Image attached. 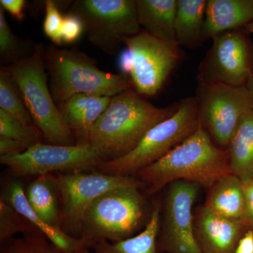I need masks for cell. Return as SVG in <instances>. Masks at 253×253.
I'll return each instance as SVG.
<instances>
[{"mask_svg": "<svg viewBox=\"0 0 253 253\" xmlns=\"http://www.w3.org/2000/svg\"><path fill=\"white\" fill-rule=\"evenodd\" d=\"M195 97L199 124L218 147L227 150L241 118L253 109L247 86L198 83Z\"/></svg>", "mask_w": 253, "mask_h": 253, "instance_id": "cell-8", "label": "cell"}, {"mask_svg": "<svg viewBox=\"0 0 253 253\" xmlns=\"http://www.w3.org/2000/svg\"><path fill=\"white\" fill-rule=\"evenodd\" d=\"M74 253H91L89 249L85 246H81Z\"/></svg>", "mask_w": 253, "mask_h": 253, "instance_id": "cell-37", "label": "cell"}, {"mask_svg": "<svg viewBox=\"0 0 253 253\" xmlns=\"http://www.w3.org/2000/svg\"><path fill=\"white\" fill-rule=\"evenodd\" d=\"M199 126L196 97L181 100L174 114L151 128L132 151L104 161L98 169L113 175L133 176L164 157L194 134Z\"/></svg>", "mask_w": 253, "mask_h": 253, "instance_id": "cell-5", "label": "cell"}, {"mask_svg": "<svg viewBox=\"0 0 253 253\" xmlns=\"http://www.w3.org/2000/svg\"><path fill=\"white\" fill-rule=\"evenodd\" d=\"M232 174L227 150L214 144L199 124L194 134L164 157L137 173L149 195L173 181H191L209 189L221 176Z\"/></svg>", "mask_w": 253, "mask_h": 253, "instance_id": "cell-2", "label": "cell"}, {"mask_svg": "<svg viewBox=\"0 0 253 253\" xmlns=\"http://www.w3.org/2000/svg\"><path fill=\"white\" fill-rule=\"evenodd\" d=\"M122 42L132 57L129 77L134 89L143 96L157 94L182 59L179 46L166 44L144 30Z\"/></svg>", "mask_w": 253, "mask_h": 253, "instance_id": "cell-12", "label": "cell"}, {"mask_svg": "<svg viewBox=\"0 0 253 253\" xmlns=\"http://www.w3.org/2000/svg\"><path fill=\"white\" fill-rule=\"evenodd\" d=\"M247 88L249 89L250 94H251V98H252L253 103V78H251L247 84Z\"/></svg>", "mask_w": 253, "mask_h": 253, "instance_id": "cell-36", "label": "cell"}, {"mask_svg": "<svg viewBox=\"0 0 253 253\" xmlns=\"http://www.w3.org/2000/svg\"><path fill=\"white\" fill-rule=\"evenodd\" d=\"M207 0H177L174 31L178 45L196 49L204 42Z\"/></svg>", "mask_w": 253, "mask_h": 253, "instance_id": "cell-20", "label": "cell"}, {"mask_svg": "<svg viewBox=\"0 0 253 253\" xmlns=\"http://www.w3.org/2000/svg\"><path fill=\"white\" fill-rule=\"evenodd\" d=\"M111 98L95 94H76L60 105L59 109L70 129L87 142L91 127L107 109Z\"/></svg>", "mask_w": 253, "mask_h": 253, "instance_id": "cell-17", "label": "cell"}, {"mask_svg": "<svg viewBox=\"0 0 253 253\" xmlns=\"http://www.w3.org/2000/svg\"><path fill=\"white\" fill-rule=\"evenodd\" d=\"M0 136L11 138L31 147L41 143L42 136L36 128L26 126L21 121L0 109Z\"/></svg>", "mask_w": 253, "mask_h": 253, "instance_id": "cell-27", "label": "cell"}, {"mask_svg": "<svg viewBox=\"0 0 253 253\" xmlns=\"http://www.w3.org/2000/svg\"><path fill=\"white\" fill-rule=\"evenodd\" d=\"M118 65L123 74H130L132 68V57L128 49L123 50L118 58Z\"/></svg>", "mask_w": 253, "mask_h": 253, "instance_id": "cell-35", "label": "cell"}, {"mask_svg": "<svg viewBox=\"0 0 253 253\" xmlns=\"http://www.w3.org/2000/svg\"><path fill=\"white\" fill-rule=\"evenodd\" d=\"M249 36L242 28L214 36L200 63L198 83L247 86L253 78V42Z\"/></svg>", "mask_w": 253, "mask_h": 253, "instance_id": "cell-11", "label": "cell"}, {"mask_svg": "<svg viewBox=\"0 0 253 253\" xmlns=\"http://www.w3.org/2000/svg\"><path fill=\"white\" fill-rule=\"evenodd\" d=\"M26 4L24 0H0V7L8 11L13 18L19 21L24 18L23 10Z\"/></svg>", "mask_w": 253, "mask_h": 253, "instance_id": "cell-33", "label": "cell"}, {"mask_svg": "<svg viewBox=\"0 0 253 253\" xmlns=\"http://www.w3.org/2000/svg\"><path fill=\"white\" fill-rule=\"evenodd\" d=\"M168 186L157 241L158 253H201L194 236L193 206L200 189L195 183L173 181Z\"/></svg>", "mask_w": 253, "mask_h": 253, "instance_id": "cell-13", "label": "cell"}, {"mask_svg": "<svg viewBox=\"0 0 253 253\" xmlns=\"http://www.w3.org/2000/svg\"><path fill=\"white\" fill-rule=\"evenodd\" d=\"M253 21V0H207L204 41L224 32L242 29Z\"/></svg>", "mask_w": 253, "mask_h": 253, "instance_id": "cell-16", "label": "cell"}, {"mask_svg": "<svg viewBox=\"0 0 253 253\" xmlns=\"http://www.w3.org/2000/svg\"><path fill=\"white\" fill-rule=\"evenodd\" d=\"M161 206L156 203L144 229L134 236L118 241H101L92 246L94 253H158L157 241L161 224Z\"/></svg>", "mask_w": 253, "mask_h": 253, "instance_id": "cell-22", "label": "cell"}, {"mask_svg": "<svg viewBox=\"0 0 253 253\" xmlns=\"http://www.w3.org/2000/svg\"><path fill=\"white\" fill-rule=\"evenodd\" d=\"M106 161V158L88 142L67 146L41 142L21 154L0 156V163L18 176L83 172L98 168Z\"/></svg>", "mask_w": 253, "mask_h": 253, "instance_id": "cell-10", "label": "cell"}, {"mask_svg": "<svg viewBox=\"0 0 253 253\" xmlns=\"http://www.w3.org/2000/svg\"><path fill=\"white\" fill-rule=\"evenodd\" d=\"M177 108L178 103L156 107L131 88L111 98L109 106L91 127L87 142L106 161L122 157L132 151L151 128L174 114Z\"/></svg>", "mask_w": 253, "mask_h": 253, "instance_id": "cell-1", "label": "cell"}, {"mask_svg": "<svg viewBox=\"0 0 253 253\" xmlns=\"http://www.w3.org/2000/svg\"><path fill=\"white\" fill-rule=\"evenodd\" d=\"M33 211L46 224L61 228V208L59 193L52 174L40 176L30 183L26 191Z\"/></svg>", "mask_w": 253, "mask_h": 253, "instance_id": "cell-23", "label": "cell"}, {"mask_svg": "<svg viewBox=\"0 0 253 253\" xmlns=\"http://www.w3.org/2000/svg\"><path fill=\"white\" fill-rule=\"evenodd\" d=\"M4 242L1 253H63L43 236H26Z\"/></svg>", "mask_w": 253, "mask_h": 253, "instance_id": "cell-28", "label": "cell"}, {"mask_svg": "<svg viewBox=\"0 0 253 253\" xmlns=\"http://www.w3.org/2000/svg\"><path fill=\"white\" fill-rule=\"evenodd\" d=\"M84 33V26L81 18L69 12L63 17L62 40L66 44L76 42Z\"/></svg>", "mask_w": 253, "mask_h": 253, "instance_id": "cell-30", "label": "cell"}, {"mask_svg": "<svg viewBox=\"0 0 253 253\" xmlns=\"http://www.w3.org/2000/svg\"><path fill=\"white\" fill-rule=\"evenodd\" d=\"M139 189L111 190L91 204L84 216L81 236L89 249L99 241L118 242L129 239L142 227L150 216Z\"/></svg>", "mask_w": 253, "mask_h": 253, "instance_id": "cell-6", "label": "cell"}, {"mask_svg": "<svg viewBox=\"0 0 253 253\" xmlns=\"http://www.w3.org/2000/svg\"><path fill=\"white\" fill-rule=\"evenodd\" d=\"M70 12L81 18L89 41L109 55L117 54L124 37L141 31L136 0H77Z\"/></svg>", "mask_w": 253, "mask_h": 253, "instance_id": "cell-7", "label": "cell"}, {"mask_svg": "<svg viewBox=\"0 0 253 253\" xmlns=\"http://www.w3.org/2000/svg\"><path fill=\"white\" fill-rule=\"evenodd\" d=\"M243 29H244L246 33H249V34H252V33H253V21L249 23L247 26H245Z\"/></svg>", "mask_w": 253, "mask_h": 253, "instance_id": "cell-38", "label": "cell"}, {"mask_svg": "<svg viewBox=\"0 0 253 253\" xmlns=\"http://www.w3.org/2000/svg\"><path fill=\"white\" fill-rule=\"evenodd\" d=\"M18 232L26 236H43L35 226L19 214L4 199L0 200V240L11 239ZM45 237V236H44Z\"/></svg>", "mask_w": 253, "mask_h": 253, "instance_id": "cell-26", "label": "cell"}, {"mask_svg": "<svg viewBox=\"0 0 253 253\" xmlns=\"http://www.w3.org/2000/svg\"><path fill=\"white\" fill-rule=\"evenodd\" d=\"M52 175L61 199V227L66 228L68 234L82 233L86 211L103 194L118 188H141L144 185L140 179L133 176L103 172L83 171Z\"/></svg>", "mask_w": 253, "mask_h": 253, "instance_id": "cell-9", "label": "cell"}, {"mask_svg": "<svg viewBox=\"0 0 253 253\" xmlns=\"http://www.w3.org/2000/svg\"><path fill=\"white\" fill-rule=\"evenodd\" d=\"M227 151L232 174L243 181L253 179V109L241 118Z\"/></svg>", "mask_w": 253, "mask_h": 253, "instance_id": "cell-21", "label": "cell"}, {"mask_svg": "<svg viewBox=\"0 0 253 253\" xmlns=\"http://www.w3.org/2000/svg\"><path fill=\"white\" fill-rule=\"evenodd\" d=\"M45 61L50 90L58 107L76 94L113 97L134 88L127 75L105 72L94 60L76 48L61 49L51 44L46 48Z\"/></svg>", "mask_w": 253, "mask_h": 253, "instance_id": "cell-3", "label": "cell"}, {"mask_svg": "<svg viewBox=\"0 0 253 253\" xmlns=\"http://www.w3.org/2000/svg\"><path fill=\"white\" fill-rule=\"evenodd\" d=\"M5 11L0 7V59L7 66L28 56L34 51L36 44L21 41L15 36L5 17Z\"/></svg>", "mask_w": 253, "mask_h": 253, "instance_id": "cell-25", "label": "cell"}, {"mask_svg": "<svg viewBox=\"0 0 253 253\" xmlns=\"http://www.w3.org/2000/svg\"><path fill=\"white\" fill-rule=\"evenodd\" d=\"M176 4L177 0H136L139 25L159 41L179 46L174 31Z\"/></svg>", "mask_w": 253, "mask_h": 253, "instance_id": "cell-18", "label": "cell"}, {"mask_svg": "<svg viewBox=\"0 0 253 253\" xmlns=\"http://www.w3.org/2000/svg\"><path fill=\"white\" fill-rule=\"evenodd\" d=\"M0 109L17 118L26 126L38 129L19 89L4 66H1L0 69Z\"/></svg>", "mask_w": 253, "mask_h": 253, "instance_id": "cell-24", "label": "cell"}, {"mask_svg": "<svg viewBox=\"0 0 253 253\" xmlns=\"http://www.w3.org/2000/svg\"><path fill=\"white\" fill-rule=\"evenodd\" d=\"M244 181L245 198H246V212L245 222L249 229L253 231V179Z\"/></svg>", "mask_w": 253, "mask_h": 253, "instance_id": "cell-31", "label": "cell"}, {"mask_svg": "<svg viewBox=\"0 0 253 253\" xmlns=\"http://www.w3.org/2000/svg\"><path fill=\"white\" fill-rule=\"evenodd\" d=\"M45 17L43 23V31L50 41L56 46L63 44V17L59 6L56 1L47 0L45 1Z\"/></svg>", "mask_w": 253, "mask_h": 253, "instance_id": "cell-29", "label": "cell"}, {"mask_svg": "<svg viewBox=\"0 0 253 253\" xmlns=\"http://www.w3.org/2000/svg\"><path fill=\"white\" fill-rule=\"evenodd\" d=\"M194 227L201 253H235L240 240L250 229L242 219L223 217L204 205L194 211Z\"/></svg>", "mask_w": 253, "mask_h": 253, "instance_id": "cell-14", "label": "cell"}, {"mask_svg": "<svg viewBox=\"0 0 253 253\" xmlns=\"http://www.w3.org/2000/svg\"><path fill=\"white\" fill-rule=\"evenodd\" d=\"M1 199L12 206L63 253H74L81 246L88 247L83 238L78 239L68 235L61 228L49 225L43 221L32 208L26 196V190L20 181L10 182L6 186Z\"/></svg>", "mask_w": 253, "mask_h": 253, "instance_id": "cell-15", "label": "cell"}, {"mask_svg": "<svg viewBox=\"0 0 253 253\" xmlns=\"http://www.w3.org/2000/svg\"><path fill=\"white\" fill-rule=\"evenodd\" d=\"M204 205L210 211L223 217L244 221V181L234 174L221 176L208 189Z\"/></svg>", "mask_w": 253, "mask_h": 253, "instance_id": "cell-19", "label": "cell"}, {"mask_svg": "<svg viewBox=\"0 0 253 253\" xmlns=\"http://www.w3.org/2000/svg\"><path fill=\"white\" fill-rule=\"evenodd\" d=\"M235 253H253V231L249 229L240 240Z\"/></svg>", "mask_w": 253, "mask_h": 253, "instance_id": "cell-34", "label": "cell"}, {"mask_svg": "<svg viewBox=\"0 0 253 253\" xmlns=\"http://www.w3.org/2000/svg\"><path fill=\"white\" fill-rule=\"evenodd\" d=\"M45 51L44 44L38 43L31 56L4 67L19 89L42 137L49 144L74 145V134L63 120L48 86Z\"/></svg>", "mask_w": 253, "mask_h": 253, "instance_id": "cell-4", "label": "cell"}, {"mask_svg": "<svg viewBox=\"0 0 253 253\" xmlns=\"http://www.w3.org/2000/svg\"><path fill=\"white\" fill-rule=\"evenodd\" d=\"M28 149V146L20 141L0 136V155H14L21 154Z\"/></svg>", "mask_w": 253, "mask_h": 253, "instance_id": "cell-32", "label": "cell"}]
</instances>
